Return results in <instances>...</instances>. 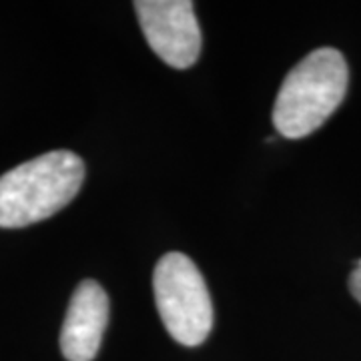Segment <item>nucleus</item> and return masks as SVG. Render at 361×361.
<instances>
[{
    "instance_id": "nucleus-6",
    "label": "nucleus",
    "mask_w": 361,
    "mask_h": 361,
    "mask_svg": "<svg viewBox=\"0 0 361 361\" xmlns=\"http://www.w3.org/2000/svg\"><path fill=\"white\" fill-rule=\"evenodd\" d=\"M355 265H357V267L353 269L351 277H349V289H351L353 297H355V299L361 303V259L355 263Z\"/></svg>"
},
{
    "instance_id": "nucleus-3",
    "label": "nucleus",
    "mask_w": 361,
    "mask_h": 361,
    "mask_svg": "<svg viewBox=\"0 0 361 361\" xmlns=\"http://www.w3.org/2000/svg\"><path fill=\"white\" fill-rule=\"evenodd\" d=\"M159 315L169 336L185 348H197L213 327V305L201 271L183 253L159 259L153 273Z\"/></svg>"
},
{
    "instance_id": "nucleus-4",
    "label": "nucleus",
    "mask_w": 361,
    "mask_h": 361,
    "mask_svg": "<svg viewBox=\"0 0 361 361\" xmlns=\"http://www.w3.org/2000/svg\"><path fill=\"white\" fill-rule=\"evenodd\" d=\"M189 0H137L141 30L155 54L173 68H189L201 54V28Z\"/></svg>"
},
{
    "instance_id": "nucleus-2",
    "label": "nucleus",
    "mask_w": 361,
    "mask_h": 361,
    "mask_svg": "<svg viewBox=\"0 0 361 361\" xmlns=\"http://www.w3.org/2000/svg\"><path fill=\"white\" fill-rule=\"evenodd\" d=\"M349 71L336 49L310 52L285 77L273 106V125L287 139L317 130L336 113L348 92Z\"/></svg>"
},
{
    "instance_id": "nucleus-1",
    "label": "nucleus",
    "mask_w": 361,
    "mask_h": 361,
    "mask_svg": "<svg viewBox=\"0 0 361 361\" xmlns=\"http://www.w3.org/2000/svg\"><path fill=\"white\" fill-rule=\"evenodd\" d=\"M85 163L71 151H51L0 177V227L18 229L59 213L80 191Z\"/></svg>"
},
{
    "instance_id": "nucleus-5",
    "label": "nucleus",
    "mask_w": 361,
    "mask_h": 361,
    "mask_svg": "<svg viewBox=\"0 0 361 361\" xmlns=\"http://www.w3.org/2000/svg\"><path fill=\"white\" fill-rule=\"evenodd\" d=\"M109 325V297L92 279L78 283L66 310L61 351L68 361H92L103 343Z\"/></svg>"
}]
</instances>
